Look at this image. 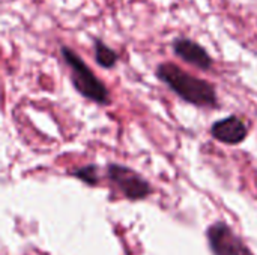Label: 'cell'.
Listing matches in <instances>:
<instances>
[{
  "label": "cell",
  "mask_w": 257,
  "mask_h": 255,
  "mask_svg": "<svg viewBox=\"0 0 257 255\" xmlns=\"http://www.w3.org/2000/svg\"><path fill=\"white\" fill-rule=\"evenodd\" d=\"M206 239L214 255H232L239 237L226 222H215L206 230Z\"/></svg>",
  "instance_id": "obj_6"
},
{
  "label": "cell",
  "mask_w": 257,
  "mask_h": 255,
  "mask_svg": "<svg viewBox=\"0 0 257 255\" xmlns=\"http://www.w3.org/2000/svg\"><path fill=\"white\" fill-rule=\"evenodd\" d=\"M72 174L87 185H96L98 183V168L95 165H87V167L78 168Z\"/></svg>",
  "instance_id": "obj_8"
},
{
  "label": "cell",
  "mask_w": 257,
  "mask_h": 255,
  "mask_svg": "<svg viewBox=\"0 0 257 255\" xmlns=\"http://www.w3.org/2000/svg\"><path fill=\"white\" fill-rule=\"evenodd\" d=\"M173 53L184 62L202 71H208L212 66V57L206 53V50L187 38H178L173 42Z\"/></svg>",
  "instance_id": "obj_5"
},
{
  "label": "cell",
  "mask_w": 257,
  "mask_h": 255,
  "mask_svg": "<svg viewBox=\"0 0 257 255\" xmlns=\"http://www.w3.org/2000/svg\"><path fill=\"white\" fill-rule=\"evenodd\" d=\"M62 56L65 63L71 69V81L74 84V89L81 96H84L86 99L95 104L99 105L110 104V93L107 87L101 80L95 77V74L83 62V59L68 47H62Z\"/></svg>",
  "instance_id": "obj_2"
},
{
  "label": "cell",
  "mask_w": 257,
  "mask_h": 255,
  "mask_svg": "<svg viewBox=\"0 0 257 255\" xmlns=\"http://www.w3.org/2000/svg\"><path fill=\"white\" fill-rule=\"evenodd\" d=\"M157 77L188 104L205 108L218 105L217 92L211 83L184 72L173 63L160 65L157 68Z\"/></svg>",
  "instance_id": "obj_1"
},
{
  "label": "cell",
  "mask_w": 257,
  "mask_h": 255,
  "mask_svg": "<svg viewBox=\"0 0 257 255\" xmlns=\"http://www.w3.org/2000/svg\"><path fill=\"white\" fill-rule=\"evenodd\" d=\"M232 255H253V252L247 248V245H244L242 243V240L241 239H238L236 240V243H235V248H233V252Z\"/></svg>",
  "instance_id": "obj_9"
},
{
  "label": "cell",
  "mask_w": 257,
  "mask_h": 255,
  "mask_svg": "<svg viewBox=\"0 0 257 255\" xmlns=\"http://www.w3.org/2000/svg\"><path fill=\"white\" fill-rule=\"evenodd\" d=\"M95 60L102 68H113L117 62V54L114 50H111L108 45H105L102 41H95Z\"/></svg>",
  "instance_id": "obj_7"
},
{
  "label": "cell",
  "mask_w": 257,
  "mask_h": 255,
  "mask_svg": "<svg viewBox=\"0 0 257 255\" xmlns=\"http://www.w3.org/2000/svg\"><path fill=\"white\" fill-rule=\"evenodd\" d=\"M247 132L248 131L245 123L236 116H229L226 119L217 120L211 128V134L215 140L230 146L242 143L247 137Z\"/></svg>",
  "instance_id": "obj_4"
},
{
  "label": "cell",
  "mask_w": 257,
  "mask_h": 255,
  "mask_svg": "<svg viewBox=\"0 0 257 255\" xmlns=\"http://www.w3.org/2000/svg\"><path fill=\"white\" fill-rule=\"evenodd\" d=\"M107 176L128 200H143L152 192L149 182L125 165L110 164L107 167Z\"/></svg>",
  "instance_id": "obj_3"
}]
</instances>
